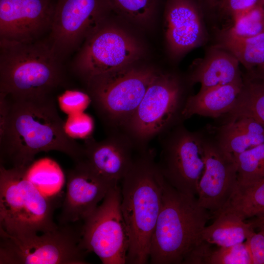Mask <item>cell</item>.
<instances>
[{
  "label": "cell",
  "mask_w": 264,
  "mask_h": 264,
  "mask_svg": "<svg viewBox=\"0 0 264 264\" xmlns=\"http://www.w3.org/2000/svg\"><path fill=\"white\" fill-rule=\"evenodd\" d=\"M251 220L249 221L251 223L254 229H258L264 233V215L255 217Z\"/></svg>",
  "instance_id": "836d02e7"
},
{
  "label": "cell",
  "mask_w": 264,
  "mask_h": 264,
  "mask_svg": "<svg viewBox=\"0 0 264 264\" xmlns=\"http://www.w3.org/2000/svg\"><path fill=\"white\" fill-rule=\"evenodd\" d=\"M211 213L197 196L181 193L164 179L162 204L153 233L149 261L152 264H183L203 241L202 232Z\"/></svg>",
  "instance_id": "3957f363"
},
{
  "label": "cell",
  "mask_w": 264,
  "mask_h": 264,
  "mask_svg": "<svg viewBox=\"0 0 264 264\" xmlns=\"http://www.w3.org/2000/svg\"><path fill=\"white\" fill-rule=\"evenodd\" d=\"M238 184H244L264 177V143L234 157Z\"/></svg>",
  "instance_id": "4316f807"
},
{
  "label": "cell",
  "mask_w": 264,
  "mask_h": 264,
  "mask_svg": "<svg viewBox=\"0 0 264 264\" xmlns=\"http://www.w3.org/2000/svg\"><path fill=\"white\" fill-rule=\"evenodd\" d=\"M53 96L16 99L0 94V164L28 168L42 152H62L75 162L83 145L66 133Z\"/></svg>",
  "instance_id": "6da1fadb"
},
{
  "label": "cell",
  "mask_w": 264,
  "mask_h": 264,
  "mask_svg": "<svg viewBox=\"0 0 264 264\" xmlns=\"http://www.w3.org/2000/svg\"><path fill=\"white\" fill-rule=\"evenodd\" d=\"M164 19L168 46L174 56L181 55L203 42L204 29L195 0H168Z\"/></svg>",
  "instance_id": "e0dca14e"
},
{
  "label": "cell",
  "mask_w": 264,
  "mask_h": 264,
  "mask_svg": "<svg viewBox=\"0 0 264 264\" xmlns=\"http://www.w3.org/2000/svg\"><path fill=\"white\" fill-rule=\"evenodd\" d=\"M158 136L156 164L165 180L181 193L197 196L205 168L203 130L190 131L182 123Z\"/></svg>",
  "instance_id": "30bf717a"
},
{
  "label": "cell",
  "mask_w": 264,
  "mask_h": 264,
  "mask_svg": "<svg viewBox=\"0 0 264 264\" xmlns=\"http://www.w3.org/2000/svg\"><path fill=\"white\" fill-rule=\"evenodd\" d=\"M27 168L0 165V231L11 236L38 234L58 227L53 197L27 177Z\"/></svg>",
  "instance_id": "5b68a950"
},
{
  "label": "cell",
  "mask_w": 264,
  "mask_h": 264,
  "mask_svg": "<svg viewBox=\"0 0 264 264\" xmlns=\"http://www.w3.org/2000/svg\"><path fill=\"white\" fill-rule=\"evenodd\" d=\"M242 85L243 79L192 94L187 101L183 111L184 120L194 115L214 118L223 116L234 106Z\"/></svg>",
  "instance_id": "ffe728a7"
},
{
  "label": "cell",
  "mask_w": 264,
  "mask_h": 264,
  "mask_svg": "<svg viewBox=\"0 0 264 264\" xmlns=\"http://www.w3.org/2000/svg\"><path fill=\"white\" fill-rule=\"evenodd\" d=\"M219 41L218 46L232 54L248 70L249 75L264 79V33L243 38L225 31Z\"/></svg>",
  "instance_id": "44dd1931"
},
{
  "label": "cell",
  "mask_w": 264,
  "mask_h": 264,
  "mask_svg": "<svg viewBox=\"0 0 264 264\" xmlns=\"http://www.w3.org/2000/svg\"></svg>",
  "instance_id": "8d00e7d4"
},
{
  "label": "cell",
  "mask_w": 264,
  "mask_h": 264,
  "mask_svg": "<svg viewBox=\"0 0 264 264\" xmlns=\"http://www.w3.org/2000/svg\"><path fill=\"white\" fill-rule=\"evenodd\" d=\"M119 16L137 25L144 27L152 21L158 0H107Z\"/></svg>",
  "instance_id": "484cf974"
},
{
  "label": "cell",
  "mask_w": 264,
  "mask_h": 264,
  "mask_svg": "<svg viewBox=\"0 0 264 264\" xmlns=\"http://www.w3.org/2000/svg\"><path fill=\"white\" fill-rule=\"evenodd\" d=\"M155 156L154 150L149 148L137 150L130 169L121 180V209L129 239L127 264L149 261L164 182Z\"/></svg>",
  "instance_id": "7a4b0ae2"
},
{
  "label": "cell",
  "mask_w": 264,
  "mask_h": 264,
  "mask_svg": "<svg viewBox=\"0 0 264 264\" xmlns=\"http://www.w3.org/2000/svg\"><path fill=\"white\" fill-rule=\"evenodd\" d=\"M160 71L136 63L94 76L84 83L107 132L121 130Z\"/></svg>",
  "instance_id": "8992f818"
},
{
  "label": "cell",
  "mask_w": 264,
  "mask_h": 264,
  "mask_svg": "<svg viewBox=\"0 0 264 264\" xmlns=\"http://www.w3.org/2000/svg\"><path fill=\"white\" fill-rule=\"evenodd\" d=\"M247 245L251 258L252 264H264V233L254 231L247 237Z\"/></svg>",
  "instance_id": "d6a6232c"
},
{
  "label": "cell",
  "mask_w": 264,
  "mask_h": 264,
  "mask_svg": "<svg viewBox=\"0 0 264 264\" xmlns=\"http://www.w3.org/2000/svg\"><path fill=\"white\" fill-rule=\"evenodd\" d=\"M65 130L66 134L73 139H86L91 136L94 123L89 115L79 112L68 115L65 122Z\"/></svg>",
  "instance_id": "4dcf8cb0"
},
{
  "label": "cell",
  "mask_w": 264,
  "mask_h": 264,
  "mask_svg": "<svg viewBox=\"0 0 264 264\" xmlns=\"http://www.w3.org/2000/svg\"><path fill=\"white\" fill-rule=\"evenodd\" d=\"M204 131L205 168L198 185L199 204L213 219L223 209L238 183L234 157L221 149L206 128Z\"/></svg>",
  "instance_id": "4fadbf2b"
},
{
  "label": "cell",
  "mask_w": 264,
  "mask_h": 264,
  "mask_svg": "<svg viewBox=\"0 0 264 264\" xmlns=\"http://www.w3.org/2000/svg\"><path fill=\"white\" fill-rule=\"evenodd\" d=\"M206 5L210 9L219 5L220 0H202Z\"/></svg>",
  "instance_id": "e575fe53"
},
{
  "label": "cell",
  "mask_w": 264,
  "mask_h": 264,
  "mask_svg": "<svg viewBox=\"0 0 264 264\" xmlns=\"http://www.w3.org/2000/svg\"><path fill=\"white\" fill-rule=\"evenodd\" d=\"M118 183L86 219L81 230V245L93 252L103 264H127L129 239L121 209Z\"/></svg>",
  "instance_id": "8fae6325"
},
{
  "label": "cell",
  "mask_w": 264,
  "mask_h": 264,
  "mask_svg": "<svg viewBox=\"0 0 264 264\" xmlns=\"http://www.w3.org/2000/svg\"><path fill=\"white\" fill-rule=\"evenodd\" d=\"M207 264H252L249 251L245 242L228 247H219L211 249Z\"/></svg>",
  "instance_id": "f1b7e54d"
},
{
  "label": "cell",
  "mask_w": 264,
  "mask_h": 264,
  "mask_svg": "<svg viewBox=\"0 0 264 264\" xmlns=\"http://www.w3.org/2000/svg\"><path fill=\"white\" fill-rule=\"evenodd\" d=\"M223 210L234 212L244 220L264 215V177L244 184L237 183Z\"/></svg>",
  "instance_id": "cb8c5ba5"
},
{
  "label": "cell",
  "mask_w": 264,
  "mask_h": 264,
  "mask_svg": "<svg viewBox=\"0 0 264 264\" xmlns=\"http://www.w3.org/2000/svg\"><path fill=\"white\" fill-rule=\"evenodd\" d=\"M118 183L101 176L83 160L75 162L67 174L62 223L84 220L98 206L110 189Z\"/></svg>",
  "instance_id": "9a60e30c"
},
{
  "label": "cell",
  "mask_w": 264,
  "mask_h": 264,
  "mask_svg": "<svg viewBox=\"0 0 264 264\" xmlns=\"http://www.w3.org/2000/svg\"><path fill=\"white\" fill-rule=\"evenodd\" d=\"M233 26L226 30L230 35L247 38L264 33V7L258 6L234 20Z\"/></svg>",
  "instance_id": "83f0119b"
},
{
  "label": "cell",
  "mask_w": 264,
  "mask_h": 264,
  "mask_svg": "<svg viewBox=\"0 0 264 264\" xmlns=\"http://www.w3.org/2000/svg\"><path fill=\"white\" fill-rule=\"evenodd\" d=\"M111 11L107 0H57L49 43L58 58L79 47Z\"/></svg>",
  "instance_id": "7c38bea8"
},
{
  "label": "cell",
  "mask_w": 264,
  "mask_h": 264,
  "mask_svg": "<svg viewBox=\"0 0 264 264\" xmlns=\"http://www.w3.org/2000/svg\"><path fill=\"white\" fill-rule=\"evenodd\" d=\"M42 233L9 235L0 231V264H85L80 233L65 226Z\"/></svg>",
  "instance_id": "ba28073f"
},
{
  "label": "cell",
  "mask_w": 264,
  "mask_h": 264,
  "mask_svg": "<svg viewBox=\"0 0 264 264\" xmlns=\"http://www.w3.org/2000/svg\"><path fill=\"white\" fill-rule=\"evenodd\" d=\"M65 77L49 43L0 40V94L16 99L53 96Z\"/></svg>",
  "instance_id": "277c9868"
},
{
  "label": "cell",
  "mask_w": 264,
  "mask_h": 264,
  "mask_svg": "<svg viewBox=\"0 0 264 264\" xmlns=\"http://www.w3.org/2000/svg\"><path fill=\"white\" fill-rule=\"evenodd\" d=\"M107 133V137L100 141L92 136L85 139L81 160L101 176L119 183L130 169L137 150L122 131Z\"/></svg>",
  "instance_id": "2e32d148"
},
{
  "label": "cell",
  "mask_w": 264,
  "mask_h": 264,
  "mask_svg": "<svg viewBox=\"0 0 264 264\" xmlns=\"http://www.w3.org/2000/svg\"><path fill=\"white\" fill-rule=\"evenodd\" d=\"M206 128L221 149L234 157L264 143V127L250 117L225 118L221 125Z\"/></svg>",
  "instance_id": "ac0fdd59"
},
{
  "label": "cell",
  "mask_w": 264,
  "mask_h": 264,
  "mask_svg": "<svg viewBox=\"0 0 264 264\" xmlns=\"http://www.w3.org/2000/svg\"><path fill=\"white\" fill-rule=\"evenodd\" d=\"M242 79L243 85L234 106L223 116L250 117L264 127V79L248 74Z\"/></svg>",
  "instance_id": "603a6c76"
},
{
  "label": "cell",
  "mask_w": 264,
  "mask_h": 264,
  "mask_svg": "<svg viewBox=\"0 0 264 264\" xmlns=\"http://www.w3.org/2000/svg\"><path fill=\"white\" fill-rule=\"evenodd\" d=\"M213 223L204 229L203 241L218 247H228L243 242L254 228L236 213L223 210Z\"/></svg>",
  "instance_id": "7402d4cb"
},
{
  "label": "cell",
  "mask_w": 264,
  "mask_h": 264,
  "mask_svg": "<svg viewBox=\"0 0 264 264\" xmlns=\"http://www.w3.org/2000/svg\"><path fill=\"white\" fill-rule=\"evenodd\" d=\"M234 20L258 6H263L261 0H220L219 5Z\"/></svg>",
  "instance_id": "1f68e13d"
},
{
  "label": "cell",
  "mask_w": 264,
  "mask_h": 264,
  "mask_svg": "<svg viewBox=\"0 0 264 264\" xmlns=\"http://www.w3.org/2000/svg\"><path fill=\"white\" fill-rule=\"evenodd\" d=\"M108 16L87 37L75 58L74 73L84 82L102 73L136 63L142 47L127 31Z\"/></svg>",
  "instance_id": "9c48e42d"
},
{
  "label": "cell",
  "mask_w": 264,
  "mask_h": 264,
  "mask_svg": "<svg viewBox=\"0 0 264 264\" xmlns=\"http://www.w3.org/2000/svg\"><path fill=\"white\" fill-rule=\"evenodd\" d=\"M53 0H0V40L29 42L50 30Z\"/></svg>",
  "instance_id": "5bb4252c"
},
{
  "label": "cell",
  "mask_w": 264,
  "mask_h": 264,
  "mask_svg": "<svg viewBox=\"0 0 264 264\" xmlns=\"http://www.w3.org/2000/svg\"><path fill=\"white\" fill-rule=\"evenodd\" d=\"M193 85L199 83V90L236 82L242 79L239 62L223 48L215 46L198 62L188 76Z\"/></svg>",
  "instance_id": "d6986e66"
},
{
  "label": "cell",
  "mask_w": 264,
  "mask_h": 264,
  "mask_svg": "<svg viewBox=\"0 0 264 264\" xmlns=\"http://www.w3.org/2000/svg\"><path fill=\"white\" fill-rule=\"evenodd\" d=\"M26 174L38 189L51 197L56 195L64 183L61 170L56 163L48 159L33 162L27 169Z\"/></svg>",
  "instance_id": "d4e9b609"
},
{
  "label": "cell",
  "mask_w": 264,
  "mask_h": 264,
  "mask_svg": "<svg viewBox=\"0 0 264 264\" xmlns=\"http://www.w3.org/2000/svg\"><path fill=\"white\" fill-rule=\"evenodd\" d=\"M91 102L87 92L78 89H67L58 97L61 110L68 115L83 112Z\"/></svg>",
  "instance_id": "f546056e"
},
{
  "label": "cell",
  "mask_w": 264,
  "mask_h": 264,
  "mask_svg": "<svg viewBox=\"0 0 264 264\" xmlns=\"http://www.w3.org/2000/svg\"><path fill=\"white\" fill-rule=\"evenodd\" d=\"M261 3H262V5L264 6V0H261Z\"/></svg>",
  "instance_id": "d590c367"
},
{
  "label": "cell",
  "mask_w": 264,
  "mask_h": 264,
  "mask_svg": "<svg viewBox=\"0 0 264 264\" xmlns=\"http://www.w3.org/2000/svg\"><path fill=\"white\" fill-rule=\"evenodd\" d=\"M191 95L187 93L178 75L160 71L121 131L130 138L137 150L147 148L154 137L184 123L183 111Z\"/></svg>",
  "instance_id": "52a82bcc"
}]
</instances>
